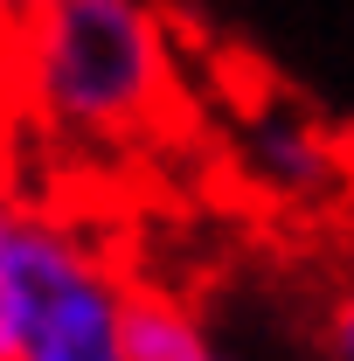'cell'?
<instances>
[{
  "label": "cell",
  "mask_w": 354,
  "mask_h": 361,
  "mask_svg": "<svg viewBox=\"0 0 354 361\" xmlns=\"http://www.w3.org/2000/svg\"><path fill=\"white\" fill-rule=\"evenodd\" d=\"M28 104L56 133L133 153L188 139V84L160 14L126 0H56L28 14Z\"/></svg>",
  "instance_id": "obj_1"
},
{
  "label": "cell",
  "mask_w": 354,
  "mask_h": 361,
  "mask_svg": "<svg viewBox=\"0 0 354 361\" xmlns=\"http://www.w3.org/2000/svg\"><path fill=\"white\" fill-rule=\"evenodd\" d=\"M0 361H126V285L28 202H0Z\"/></svg>",
  "instance_id": "obj_2"
},
{
  "label": "cell",
  "mask_w": 354,
  "mask_h": 361,
  "mask_svg": "<svg viewBox=\"0 0 354 361\" xmlns=\"http://www.w3.org/2000/svg\"><path fill=\"white\" fill-rule=\"evenodd\" d=\"M250 153H257V174L278 195H326L334 180L348 188V153L326 126H306V118H278L264 111L250 126Z\"/></svg>",
  "instance_id": "obj_3"
},
{
  "label": "cell",
  "mask_w": 354,
  "mask_h": 361,
  "mask_svg": "<svg viewBox=\"0 0 354 361\" xmlns=\"http://www.w3.org/2000/svg\"><path fill=\"white\" fill-rule=\"evenodd\" d=\"M126 361H222L174 292L126 285Z\"/></svg>",
  "instance_id": "obj_4"
},
{
  "label": "cell",
  "mask_w": 354,
  "mask_h": 361,
  "mask_svg": "<svg viewBox=\"0 0 354 361\" xmlns=\"http://www.w3.org/2000/svg\"><path fill=\"white\" fill-rule=\"evenodd\" d=\"M326 348H334V361H354V299H341V306H334V326H326Z\"/></svg>",
  "instance_id": "obj_5"
}]
</instances>
